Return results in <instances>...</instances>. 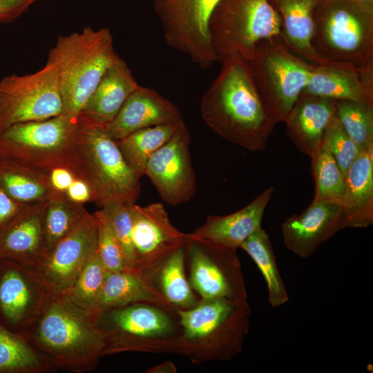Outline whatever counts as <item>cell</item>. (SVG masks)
I'll use <instances>...</instances> for the list:
<instances>
[{"instance_id": "cell-1", "label": "cell", "mask_w": 373, "mask_h": 373, "mask_svg": "<svg viewBox=\"0 0 373 373\" xmlns=\"http://www.w3.org/2000/svg\"><path fill=\"white\" fill-rule=\"evenodd\" d=\"M221 64L218 77L202 97V120L216 134L251 151L267 147L274 123L267 114L246 59Z\"/></svg>"}, {"instance_id": "cell-2", "label": "cell", "mask_w": 373, "mask_h": 373, "mask_svg": "<svg viewBox=\"0 0 373 373\" xmlns=\"http://www.w3.org/2000/svg\"><path fill=\"white\" fill-rule=\"evenodd\" d=\"M23 335L54 370L92 371L104 356V339L93 317L61 294H52Z\"/></svg>"}, {"instance_id": "cell-3", "label": "cell", "mask_w": 373, "mask_h": 373, "mask_svg": "<svg viewBox=\"0 0 373 373\" xmlns=\"http://www.w3.org/2000/svg\"><path fill=\"white\" fill-rule=\"evenodd\" d=\"M181 327L175 354L194 363L228 361L242 350L249 333L247 301L200 298L190 309H176Z\"/></svg>"}, {"instance_id": "cell-4", "label": "cell", "mask_w": 373, "mask_h": 373, "mask_svg": "<svg viewBox=\"0 0 373 373\" xmlns=\"http://www.w3.org/2000/svg\"><path fill=\"white\" fill-rule=\"evenodd\" d=\"M73 171L91 188L101 208L111 202L135 203L140 193V178L124 160L106 124L79 114L73 149Z\"/></svg>"}, {"instance_id": "cell-5", "label": "cell", "mask_w": 373, "mask_h": 373, "mask_svg": "<svg viewBox=\"0 0 373 373\" xmlns=\"http://www.w3.org/2000/svg\"><path fill=\"white\" fill-rule=\"evenodd\" d=\"M117 54L111 31L90 27L59 36L48 60L56 68L64 113L77 117Z\"/></svg>"}, {"instance_id": "cell-6", "label": "cell", "mask_w": 373, "mask_h": 373, "mask_svg": "<svg viewBox=\"0 0 373 373\" xmlns=\"http://www.w3.org/2000/svg\"><path fill=\"white\" fill-rule=\"evenodd\" d=\"M176 309L140 302L96 312L92 317L104 339V356L127 352L175 354L181 334Z\"/></svg>"}, {"instance_id": "cell-7", "label": "cell", "mask_w": 373, "mask_h": 373, "mask_svg": "<svg viewBox=\"0 0 373 373\" xmlns=\"http://www.w3.org/2000/svg\"><path fill=\"white\" fill-rule=\"evenodd\" d=\"M312 46L323 60L373 70V8L354 0H322Z\"/></svg>"}, {"instance_id": "cell-8", "label": "cell", "mask_w": 373, "mask_h": 373, "mask_svg": "<svg viewBox=\"0 0 373 373\" xmlns=\"http://www.w3.org/2000/svg\"><path fill=\"white\" fill-rule=\"evenodd\" d=\"M209 30L220 62L235 57L247 60L262 41L285 44L279 17L269 0H220Z\"/></svg>"}, {"instance_id": "cell-9", "label": "cell", "mask_w": 373, "mask_h": 373, "mask_svg": "<svg viewBox=\"0 0 373 373\" xmlns=\"http://www.w3.org/2000/svg\"><path fill=\"white\" fill-rule=\"evenodd\" d=\"M247 61L269 117L275 125L285 122L307 85L310 62L278 41L260 43Z\"/></svg>"}, {"instance_id": "cell-10", "label": "cell", "mask_w": 373, "mask_h": 373, "mask_svg": "<svg viewBox=\"0 0 373 373\" xmlns=\"http://www.w3.org/2000/svg\"><path fill=\"white\" fill-rule=\"evenodd\" d=\"M77 117L61 114L10 126L0 131V155L46 172L61 166L73 171Z\"/></svg>"}, {"instance_id": "cell-11", "label": "cell", "mask_w": 373, "mask_h": 373, "mask_svg": "<svg viewBox=\"0 0 373 373\" xmlns=\"http://www.w3.org/2000/svg\"><path fill=\"white\" fill-rule=\"evenodd\" d=\"M64 113L58 74L47 61L38 71L0 80V131L15 124Z\"/></svg>"}, {"instance_id": "cell-12", "label": "cell", "mask_w": 373, "mask_h": 373, "mask_svg": "<svg viewBox=\"0 0 373 373\" xmlns=\"http://www.w3.org/2000/svg\"><path fill=\"white\" fill-rule=\"evenodd\" d=\"M184 248L189 282L200 298L247 300L237 249L193 238L189 233Z\"/></svg>"}, {"instance_id": "cell-13", "label": "cell", "mask_w": 373, "mask_h": 373, "mask_svg": "<svg viewBox=\"0 0 373 373\" xmlns=\"http://www.w3.org/2000/svg\"><path fill=\"white\" fill-rule=\"evenodd\" d=\"M220 0H151L166 42L202 69L216 61L209 30Z\"/></svg>"}, {"instance_id": "cell-14", "label": "cell", "mask_w": 373, "mask_h": 373, "mask_svg": "<svg viewBox=\"0 0 373 373\" xmlns=\"http://www.w3.org/2000/svg\"><path fill=\"white\" fill-rule=\"evenodd\" d=\"M52 294L35 269L0 259V324L24 334Z\"/></svg>"}, {"instance_id": "cell-15", "label": "cell", "mask_w": 373, "mask_h": 373, "mask_svg": "<svg viewBox=\"0 0 373 373\" xmlns=\"http://www.w3.org/2000/svg\"><path fill=\"white\" fill-rule=\"evenodd\" d=\"M191 135L184 122L149 160L145 175L170 205L189 201L195 194L196 180L189 144Z\"/></svg>"}, {"instance_id": "cell-16", "label": "cell", "mask_w": 373, "mask_h": 373, "mask_svg": "<svg viewBox=\"0 0 373 373\" xmlns=\"http://www.w3.org/2000/svg\"><path fill=\"white\" fill-rule=\"evenodd\" d=\"M131 212L133 269L149 271L184 245L187 233L173 226L162 204L133 203Z\"/></svg>"}, {"instance_id": "cell-17", "label": "cell", "mask_w": 373, "mask_h": 373, "mask_svg": "<svg viewBox=\"0 0 373 373\" xmlns=\"http://www.w3.org/2000/svg\"><path fill=\"white\" fill-rule=\"evenodd\" d=\"M97 224L90 214L78 227L58 242L37 267L51 294L70 288L97 252Z\"/></svg>"}, {"instance_id": "cell-18", "label": "cell", "mask_w": 373, "mask_h": 373, "mask_svg": "<svg viewBox=\"0 0 373 373\" xmlns=\"http://www.w3.org/2000/svg\"><path fill=\"white\" fill-rule=\"evenodd\" d=\"M345 228L343 206L316 199L302 213L287 218L281 227L285 247L301 258L314 255L323 243Z\"/></svg>"}, {"instance_id": "cell-19", "label": "cell", "mask_w": 373, "mask_h": 373, "mask_svg": "<svg viewBox=\"0 0 373 373\" xmlns=\"http://www.w3.org/2000/svg\"><path fill=\"white\" fill-rule=\"evenodd\" d=\"M303 93L336 101L373 103V70L332 61L310 63L309 79Z\"/></svg>"}, {"instance_id": "cell-20", "label": "cell", "mask_w": 373, "mask_h": 373, "mask_svg": "<svg viewBox=\"0 0 373 373\" xmlns=\"http://www.w3.org/2000/svg\"><path fill=\"white\" fill-rule=\"evenodd\" d=\"M46 202L26 206L0 231V259L37 268L46 255L44 219Z\"/></svg>"}, {"instance_id": "cell-21", "label": "cell", "mask_w": 373, "mask_h": 373, "mask_svg": "<svg viewBox=\"0 0 373 373\" xmlns=\"http://www.w3.org/2000/svg\"><path fill=\"white\" fill-rule=\"evenodd\" d=\"M183 121L175 104L155 90L139 85L106 127L110 135L118 141L144 128Z\"/></svg>"}, {"instance_id": "cell-22", "label": "cell", "mask_w": 373, "mask_h": 373, "mask_svg": "<svg viewBox=\"0 0 373 373\" xmlns=\"http://www.w3.org/2000/svg\"><path fill=\"white\" fill-rule=\"evenodd\" d=\"M336 101L302 93L285 123L288 137L312 158L321 148L326 128L335 115Z\"/></svg>"}, {"instance_id": "cell-23", "label": "cell", "mask_w": 373, "mask_h": 373, "mask_svg": "<svg viewBox=\"0 0 373 373\" xmlns=\"http://www.w3.org/2000/svg\"><path fill=\"white\" fill-rule=\"evenodd\" d=\"M274 188L269 186L241 209L226 216L209 215L204 223L189 234L201 240L233 248L242 243L261 227L266 207Z\"/></svg>"}, {"instance_id": "cell-24", "label": "cell", "mask_w": 373, "mask_h": 373, "mask_svg": "<svg viewBox=\"0 0 373 373\" xmlns=\"http://www.w3.org/2000/svg\"><path fill=\"white\" fill-rule=\"evenodd\" d=\"M140 302L168 309H176L161 294L146 273L133 269L108 271L93 314L104 309Z\"/></svg>"}, {"instance_id": "cell-25", "label": "cell", "mask_w": 373, "mask_h": 373, "mask_svg": "<svg viewBox=\"0 0 373 373\" xmlns=\"http://www.w3.org/2000/svg\"><path fill=\"white\" fill-rule=\"evenodd\" d=\"M139 86L131 70L118 55L104 73L80 114L108 124Z\"/></svg>"}, {"instance_id": "cell-26", "label": "cell", "mask_w": 373, "mask_h": 373, "mask_svg": "<svg viewBox=\"0 0 373 373\" xmlns=\"http://www.w3.org/2000/svg\"><path fill=\"white\" fill-rule=\"evenodd\" d=\"M276 11L285 45L312 64H323L314 52L312 39L314 12L322 0H269Z\"/></svg>"}, {"instance_id": "cell-27", "label": "cell", "mask_w": 373, "mask_h": 373, "mask_svg": "<svg viewBox=\"0 0 373 373\" xmlns=\"http://www.w3.org/2000/svg\"><path fill=\"white\" fill-rule=\"evenodd\" d=\"M345 185V228L368 227L373 223V150L362 151L353 162Z\"/></svg>"}, {"instance_id": "cell-28", "label": "cell", "mask_w": 373, "mask_h": 373, "mask_svg": "<svg viewBox=\"0 0 373 373\" xmlns=\"http://www.w3.org/2000/svg\"><path fill=\"white\" fill-rule=\"evenodd\" d=\"M0 185L24 205L47 202L52 195L48 172L0 155Z\"/></svg>"}, {"instance_id": "cell-29", "label": "cell", "mask_w": 373, "mask_h": 373, "mask_svg": "<svg viewBox=\"0 0 373 373\" xmlns=\"http://www.w3.org/2000/svg\"><path fill=\"white\" fill-rule=\"evenodd\" d=\"M184 265L182 246L151 270L144 271L166 300L178 309H190L199 301L186 278Z\"/></svg>"}, {"instance_id": "cell-30", "label": "cell", "mask_w": 373, "mask_h": 373, "mask_svg": "<svg viewBox=\"0 0 373 373\" xmlns=\"http://www.w3.org/2000/svg\"><path fill=\"white\" fill-rule=\"evenodd\" d=\"M182 122L144 128L117 141L124 160L140 178L145 175L152 155L172 137Z\"/></svg>"}, {"instance_id": "cell-31", "label": "cell", "mask_w": 373, "mask_h": 373, "mask_svg": "<svg viewBox=\"0 0 373 373\" xmlns=\"http://www.w3.org/2000/svg\"><path fill=\"white\" fill-rule=\"evenodd\" d=\"M53 370L24 335L0 324V373H44Z\"/></svg>"}, {"instance_id": "cell-32", "label": "cell", "mask_w": 373, "mask_h": 373, "mask_svg": "<svg viewBox=\"0 0 373 373\" xmlns=\"http://www.w3.org/2000/svg\"><path fill=\"white\" fill-rule=\"evenodd\" d=\"M240 248L249 255L263 276L267 286L269 305L278 307L288 302V293L265 230L258 229L244 241Z\"/></svg>"}, {"instance_id": "cell-33", "label": "cell", "mask_w": 373, "mask_h": 373, "mask_svg": "<svg viewBox=\"0 0 373 373\" xmlns=\"http://www.w3.org/2000/svg\"><path fill=\"white\" fill-rule=\"evenodd\" d=\"M90 214L84 204L70 200L64 194L54 193L46 202L44 213L46 255Z\"/></svg>"}, {"instance_id": "cell-34", "label": "cell", "mask_w": 373, "mask_h": 373, "mask_svg": "<svg viewBox=\"0 0 373 373\" xmlns=\"http://www.w3.org/2000/svg\"><path fill=\"white\" fill-rule=\"evenodd\" d=\"M310 159L315 185L314 199L336 202L343 207L346 195L345 178L323 142Z\"/></svg>"}, {"instance_id": "cell-35", "label": "cell", "mask_w": 373, "mask_h": 373, "mask_svg": "<svg viewBox=\"0 0 373 373\" xmlns=\"http://www.w3.org/2000/svg\"><path fill=\"white\" fill-rule=\"evenodd\" d=\"M335 115L361 151L373 150V103L336 101Z\"/></svg>"}, {"instance_id": "cell-36", "label": "cell", "mask_w": 373, "mask_h": 373, "mask_svg": "<svg viewBox=\"0 0 373 373\" xmlns=\"http://www.w3.org/2000/svg\"><path fill=\"white\" fill-rule=\"evenodd\" d=\"M108 271L96 252L73 285L59 294L92 316Z\"/></svg>"}, {"instance_id": "cell-37", "label": "cell", "mask_w": 373, "mask_h": 373, "mask_svg": "<svg viewBox=\"0 0 373 373\" xmlns=\"http://www.w3.org/2000/svg\"><path fill=\"white\" fill-rule=\"evenodd\" d=\"M97 224V254L111 272L127 269L122 245L111 222L102 210L94 213Z\"/></svg>"}, {"instance_id": "cell-38", "label": "cell", "mask_w": 373, "mask_h": 373, "mask_svg": "<svg viewBox=\"0 0 373 373\" xmlns=\"http://www.w3.org/2000/svg\"><path fill=\"white\" fill-rule=\"evenodd\" d=\"M323 142L345 178L350 166L362 151L343 128L335 115L326 128Z\"/></svg>"}, {"instance_id": "cell-39", "label": "cell", "mask_w": 373, "mask_h": 373, "mask_svg": "<svg viewBox=\"0 0 373 373\" xmlns=\"http://www.w3.org/2000/svg\"><path fill=\"white\" fill-rule=\"evenodd\" d=\"M133 203L111 202L102 211L108 219L124 251L128 269L133 268V252L131 241L132 217L131 207Z\"/></svg>"}, {"instance_id": "cell-40", "label": "cell", "mask_w": 373, "mask_h": 373, "mask_svg": "<svg viewBox=\"0 0 373 373\" xmlns=\"http://www.w3.org/2000/svg\"><path fill=\"white\" fill-rule=\"evenodd\" d=\"M50 187L55 193L64 194L77 177L75 172L68 167H57L48 172Z\"/></svg>"}, {"instance_id": "cell-41", "label": "cell", "mask_w": 373, "mask_h": 373, "mask_svg": "<svg viewBox=\"0 0 373 373\" xmlns=\"http://www.w3.org/2000/svg\"><path fill=\"white\" fill-rule=\"evenodd\" d=\"M27 205L12 200L0 185V231Z\"/></svg>"}, {"instance_id": "cell-42", "label": "cell", "mask_w": 373, "mask_h": 373, "mask_svg": "<svg viewBox=\"0 0 373 373\" xmlns=\"http://www.w3.org/2000/svg\"><path fill=\"white\" fill-rule=\"evenodd\" d=\"M37 0H0V22H9L19 17Z\"/></svg>"}, {"instance_id": "cell-43", "label": "cell", "mask_w": 373, "mask_h": 373, "mask_svg": "<svg viewBox=\"0 0 373 373\" xmlns=\"http://www.w3.org/2000/svg\"><path fill=\"white\" fill-rule=\"evenodd\" d=\"M70 200L84 204L88 202H94V194L90 186L82 179L76 177L65 193Z\"/></svg>"}, {"instance_id": "cell-44", "label": "cell", "mask_w": 373, "mask_h": 373, "mask_svg": "<svg viewBox=\"0 0 373 373\" xmlns=\"http://www.w3.org/2000/svg\"><path fill=\"white\" fill-rule=\"evenodd\" d=\"M146 373H176L177 367L171 361H165L148 369Z\"/></svg>"}, {"instance_id": "cell-45", "label": "cell", "mask_w": 373, "mask_h": 373, "mask_svg": "<svg viewBox=\"0 0 373 373\" xmlns=\"http://www.w3.org/2000/svg\"><path fill=\"white\" fill-rule=\"evenodd\" d=\"M354 1H356V2L365 6L373 8V0H354Z\"/></svg>"}]
</instances>
